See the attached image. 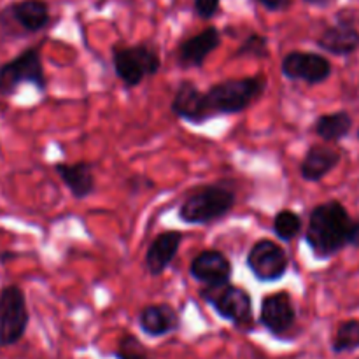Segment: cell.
Wrapping results in <instances>:
<instances>
[{
    "mask_svg": "<svg viewBox=\"0 0 359 359\" xmlns=\"http://www.w3.org/2000/svg\"><path fill=\"white\" fill-rule=\"evenodd\" d=\"M270 53L269 49V37L259 34H251L249 37H245V41L242 42L241 48L235 51V56L241 58V56H251V58H266Z\"/></svg>",
    "mask_w": 359,
    "mask_h": 359,
    "instance_id": "cb8c5ba5",
    "label": "cell"
},
{
    "mask_svg": "<svg viewBox=\"0 0 359 359\" xmlns=\"http://www.w3.org/2000/svg\"><path fill=\"white\" fill-rule=\"evenodd\" d=\"M351 128H353V118L346 111L319 116L314 125V132L326 142H339V140L346 139Z\"/></svg>",
    "mask_w": 359,
    "mask_h": 359,
    "instance_id": "ffe728a7",
    "label": "cell"
},
{
    "mask_svg": "<svg viewBox=\"0 0 359 359\" xmlns=\"http://www.w3.org/2000/svg\"><path fill=\"white\" fill-rule=\"evenodd\" d=\"M316 44L319 49L335 56H349L359 49V32L351 21L340 20L339 23L325 28Z\"/></svg>",
    "mask_w": 359,
    "mask_h": 359,
    "instance_id": "2e32d148",
    "label": "cell"
},
{
    "mask_svg": "<svg viewBox=\"0 0 359 359\" xmlns=\"http://www.w3.org/2000/svg\"><path fill=\"white\" fill-rule=\"evenodd\" d=\"M237 202V195L221 184H209L189 193L179 205L177 216L184 224H212L226 216Z\"/></svg>",
    "mask_w": 359,
    "mask_h": 359,
    "instance_id": "3957f363",
    "label": "cell"
},
{
    "mask_svg": "<svg viewBox=\"0 0 359 359\" xmlns=\"http://www.w3.org/2000/svg\"><path fill=\"white\" fill-rule=\"evenodd\" d=\"M305 4H309V6H326V4L333 2V0H304Z\"/></svg>",
    "mask_w": 359,
    "mask_h": 359,
    "instance_id": "83f0119b",
    "label": "cell"
},
{
    "mask_svg": "<svg viewBox=\"0 0 359 359\" xmlns=\"http://www.w3.org/2000/svg\"><path fill=\"white\" fill-rule=\"evenodd\" d=\"M116 359H151L147 347L132 333H126L119 339L114 351Z\"/></svg>",
    "mask_w": 359,
    "mask_h": 359,
    "instance_id": "603a6c76",
    "label": "cell"
},
{
    "mask_svg": "<svg viewBox=\"0 0 359 359\" xmlns=\"http://www.w3.org/2000/svg\"><path fill=\"white\" fill-rule=\"evenodd\" d=\"M182 238H184V233L179 230L161 231L153 238L144 258V265L151 277H160L172 265V262L179 255Z\"/></svg>",
    "mask_w": 359,
    "mask_h": 359,
    "instance_id": "5bb4252c",
    "label": "cell"
},
{
    "mask_svg": "<svg viewBox=\"0 0 359 359\" xmlns=\"http://www.w3.org/2000/svg\"><path fill=\"white\" fill-rule=\"evenodd\" d=\"M55 172L58 177L62 179L63 184L69 188L74 198L83 200L93 195L95 188V175H93V165L90 161H76V163H63V161H56Z\"/></svg>",
    "mask_w": 359,
    "mask_h": 359,
    "instance_id": "e0dca14e",
    "label": "cell"
},
{
    "mask_svg": "<svg viewBox=\"0 0 359 359\" xmlns=\"http://www.w3.org/2000/svg\"><path fill=\"white\" fill-rule=\"evenodd\" d=\"M354 219L339 200H328L311 210L305 244L318 259H328L351 245Z\"/></svg>",
    "mask_w": 359,
    "mask_h": 359,
    "instance_id": "6da1fadb",
    "label": "cell"
},
{
    "mask_svg": "<svg viewBox=\"0 0 359 359\" xmlns=\"http://www.w3.org/2000/svg\"><path fill=\"white\" fill-rule=\"evenodd\" d=\"M266 90L265 76L238 77L212 84L202 95L203 123L219 116L241 114L248 111Z\"/></svg>",
    "mask_w": 359,
    "mask_h": 359,
    "instance_id": "7a4b0ae2",
    "label": "cell"
},
{
    "mask_svg": "<svg viewBox=\"0 0 359 359\" xmlns=\"http://www.w3.org/2000/svg\"><path fill=\"white\" fill-rule=\"evenodd\" d=\"M200 298L224 321L231 323L237 328L252 326V298L244 287L231 283L203 286Z\"/></svg>",
    "mask_w": 359,
    "mask_h": 359,
    "instance_id": "5b68a950",
    "label": "cell"
},
{
    "mask_svg": "<svg viewBox=\"0 0 359 359\" xmlns=\"http://www.w3.org/2000/svg\"><path fill=\"white\" fill-rule=\"evenodd\" d=\"M358 139H359V130H358Z\"/></svg>",
    "mask_w": 359,
    "mask_h": 359,
    "instance_id": "f546056e",
    "label": "cell"
},
{
    "mask_svg": "<svg viewBox=\"0 0 359 359\" xmlns=\"http://www.w3.org/2000/svg\"><path fill=\"white\" fill-rule=\"evenodd\" d=\"M23 84H32L39 91H46L48 88V79H46L39 48L23 49L13 60L0 65V97H14L18 88Z\"/></svg>",
    "mask_w": 359,
    "mask_h": 359,
    "instance_id": "52a82bcc",
    "label": "cell"
},
{
    "mask_svg": "<svg viewBox=\"0 0 359 359\" xmlns=\"http://www.w3.org/2000/svg\"><path fill=\"white\" fill-rule=\"evenodd\" d=\"M359 349V321L358 319H349L344 321L337 330L332 342V351L335 354L353 353Z\"/></svg>",
    "mask_w": 359,
    "mask_h": 359,
    "instance_id": "7402d4cb",
    "label": "cell"
},
{
    "mask_svg": "<svg viewBox=\"0 0 359 359\" xmlns=\"http://www.w3.org/2000/svg\"><path fill=\"white\" fill-rule=\"evenodd\" d=\"M51 23L44 0H18L0 9V39H21L44 30Z\"/></svg>",
    "mask_w": 359,
    "mask_h": 359,
    "instance_id": "8992f818",
    "label": "cell"
},
{
    "mask_svg": "<svg viewBox=\"0 0 359 359\" xmlns=\"http://www.w3.org/2000/svg\"><path fill=\"white\" fill-rule=\"evenodd\" d=\"M297 323V307L287 291H277L263 297L259 307V325L276 337H283Z\"/></svg>",
    "mask_w": 359,
    "mask_h": 359,
    "instance_id": "8fae6325",
    "label": "cell"
},
{
    "mask_svg": "<svg viewBox=\"0 0 359 359\" xmlns=\"http://www.w3.org/2000/svg\"><path fill=\"white\" fill-rule=\"evenodd\" d=\"M202 95L203 91L193 81H182L172 98L170 111L189 125H203Z\"/></svg>",
    "mask_w": 359,
    "mask_h": 359,
    "instance_id": "d6986e66",
    "label": "cell"
},
{
    "mask_svg": "<svg viewBox=\"0 0 359 359\" xmlns=\"http://www.w3.org/2000/svg\"><path fill=\"white\" fill-rule=\"evenodd\" d=\"M221 0H195L193 2V9L200 20H212L219 11Z\"/></svg>",
    "mask_w": 359,
    "mask_h": 359,
    "instance_id": "d4e9b609",
    "label": "cell"
},
{
    "mask_svg": "<svg viewBox=\"0 0 359 359\" xmlns=\"http://www.w3.org/2000/svg\"><path fill=\"white\" fill-rule=\"evenodd\" d=\"M233 266L228 256L217 249H207L196 255L189 263V276L203 286L230 283Z\"/></svg>",
    "mask_w": 359,
    "mask_h": 359,
    "instance_id": "4fadbf2b",
    "label": "cell"
},
{
    "mask_svg": "<svg viewBox=\"0 0 359 359\" xmlns=\"http://www.w3.org/2000/svg\"><path fill=\"white\" fill-rule=\"evenodd\" d=\"M342 160V154L339 149L330 146H323V144H316V146L309 147L305 153L304 160L300 165V175L304 181L307 182H319L325 179L333 168Z\"/></svg>",
    "mask_w": 359,
    "mask_h": 359,
    "instance_id": "ac0fdd59",
    "label": "cell"
},
{
    "mask_svg": "<svg viewBox=\"0 0 359 359\" xmlns=\"http://www.w3.org/2000/svg\"><path fill=\"white\" fill-rule=\"evenodd\" d=\"M137 323L142 333L151 339H161L181 328L179 312L168 304L146 305L137 316Z\"/></svg>",
    "mask_w": 359,
    "mask_h": 359,
    "instance_id": "9a60e30c",
    "label": "cell"
},
{
    "mask_svg": "<svg viewBox=\"0 0 359 359\" xmlns=\"http://www.w3.org/2000/svg\"><path fill=\"white\" fill-rule=\"evenodd\" d=\"M280 70L283 76L293 83H307L314 86L330 79L333 67L332 62L319 53L291 51L283 58Z\"/></svg>",
    "mask_w": 359,
    "mask_h": 359,
    "instance_id": "30bf717a",
    "label": "cell"
},
{
    "mask_svg": "<svg viewBox=\"0 0 359 359\" xmlns=\"http://www.w3.org/2000/svg\"><path fill=\"white\" fill-rule=\"evenodd\" d=\"M221 32L216 27L203 28L198 34L184 39L177 48V63L181 69H200L205 60L221 46Z\"/></svg>",
    "mask_w": 359,
    "mask_h": 359,
    "instance_id": "7c38bea8",
    "label": "cell"
},
{
    "mask_svg": "<svg viewBox=\"0 0 359 359\" xmlns=\"http://www.w3.org/2000/svg\"><path fill=\"white\" fill-rule=\"evenodd\" d=\"M302 228H304L302 216L291 209L279 210L273 217L272 230L277 235V238H280L283 242L294 241L302 233Z\"/></svg>",
    "mask_w": 359,
    "mask_h": 359,
    "instance_id": "44dd1931",
    "label": "cell"
},
{
    "mask_svg": "<svg viewBox=\"0 0 359 359\" xmlns=\"http://www.w3.org/2000/svg\"><path fill=\"white\" fill-rule=\"evenodd\" d=\"M256 4H259L262 7H265L266 11H272V13H279L284 11L290 6L291 0H255Z\"/></svg>",
    "mask_w": 359,
    "mask_h": 359,
    "instance_id": "484cf974",
    "label": "cell"
},
{
    "mask_svg": "<svg viewBox=\"0 0 359 359\" xmlns=\"http://www.w3.org/2000/svg\"><path fill=\"white\" fill-rule=\"evenodd\" d=\"M351 248L359 249V219H354L353 237H351Z\"/></svg>",
    "mask_w": 359,
    "mask_h": 359,
    "instance_id": "4316f807",
    "label": "cell"
},
{
    "mask_svg": "<svg viewBox=\"0 0 359 359\" xmlns=\"http://www.w3.org/2000/svg\"><path fill=\"white\" fill-rule=\"evenodd\" d=\"M14 255H11V252H2V255H0V263H4V262H7V259H11L13 258Z\"/></svg>",
    "mask_w": 359,
    "mask_h": 359,
    "instance_id": "f1b7e54d",
    "label": "cell"
},
{
    "mask_svg": "<svg viewBox=\"0 0 359 359\" xmlns=\"http://www.w3.org/2000/svg\"><path fill=\"white\" fill-rule=\"evenodd\" d=\"M30 323L27 298L16 284L0 290V347L16 346L25 337Z\"/></svg>",
    "mask_w": 359,
    "mask_h": 359,
    "instance_id": "ba28073f",
    "label": "cell"
},
{
    "mask_svg": "<svg viewBox=\"0 0 359 359\" xmlns=\"http://www.w3.org/2000/svg\"><path fill=\"white\" fill-rule=\"evenodd\" d=\"M245 265L259 283H279L290 270V256L283 245L270 238H262L249 249Z\"/></svg>",
    "mask_w": 359,
    "mask_h": 359,
    "instance_id": "9c48e42d",
    "label": "cell"
},
{
    "mask_svg": "<svg viewBox=\"0 0 359 359\" xmlns=\"http://www.w3.org/2000/svg\"><path fill=\"white\" fill-rule=\"evenodd\" d=\"M112 67L123 86L132 90L144 79L160 72L161 58L154 46L142 42L133 46H116L112 49Z\"/></svg>",
    "mask_w": 359,
    "mask_h": 359,
    "instance_id": "277c9868",
    "label": "cell"
}]
</instances>
